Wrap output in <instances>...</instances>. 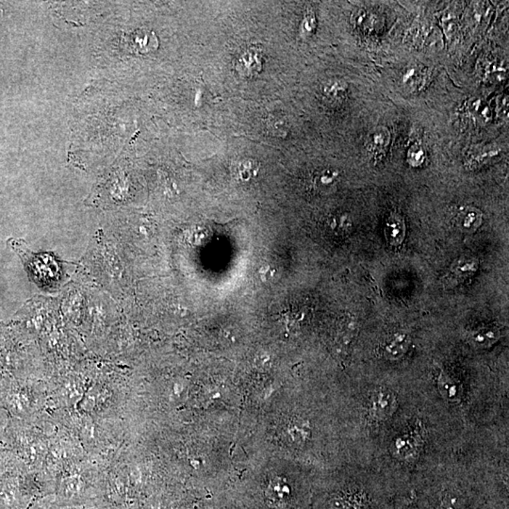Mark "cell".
Segmentation results:
<instances>
[{
  "label": "cell",
  "instance_id": "cell-12",
  "mask_svg": "<svg viewBox=\"0 0 509 509\" xmlns=\"http://www.w3.org/2000/svg\"><path fill=\"white\" fill-rule=\"evenodd\" d=\"M290 487L285 482L275 479L270 482L265 495H266L267 500L269 501L271 505L280 506L287 503L289 498H290Z\"/></svg>",
  "mask_w": 509,
  "mask_h": 509
},
{
  "label": "cell",
  "instance_id": "cell-8",
  "mask_svg": "<svg viewBox=\"0 0 509 509\" xmlns=\"http://www.w3.org/2000/svg\"><path fill=\"white\" fill-rule=\"evenodd\" d=\"M478 269V261L474 257L462 256L451 265L450 275L453 280L463 281L473 277Z\"/></svg>",
  "mask_w": 509,
  "mask_h": 509
},
{
  "label": "cell",
  "instance_id": "cell-14",
  "mask_svg": "<svg viewBox=\"0 0 509 509\" xmlns=\"http://www.w3.org/2000/svg\"><path fill=\"white\" fill-rule=\"evenodd\" d=\"M339 179V172L332 169H323L312 177V186L318 192H330L335 187Z\"/></svg>",
  "mask_w": 509,
  "mask_h": 509
},
{
  "label": "cell",
  "instance_id": "cell-17",
  "mask_svg": "<svg viewBox=\"0 0 509 509\" xmlns=\"http://www.w3.org/2000/svg\"><path fill=\"white\" fill-rule=\"evenodd\" d=\"M439 389L444 398L454 401L458 397V388L457 383L451 379L446 373H442L439 378Z\"/></svg>",
  "mask_w": 509,
  "mask_h": 509
},
{
  "label": "cell",
  "instance_id": "cell-21",
  "mask_svg": "<svg viewBox=\"0 0 509 509\" xmlns=\"http://www.w3.org/2000/svg\"><path fill=\"white\" fill-rule=\"evenodd\" d=\"M442 509H464L462 498L455 493H448L442 500Z\"/></svg>",
  "mask_w": 509,
  "mask_h": 509
},
{
  "label": "cell",
  "instance_id": "cell-11",
  "mask_svg": "<svg viewBox=\"0 0 509 509\" xmlns=\"http://www.w3.org/2000/svg\"><path fill=\"white\" fill-rule=\"evenodd\" d=\"M467 111H468L469 116L477 124H486L492 121V108L487 102L479 98L469 100L468 104H467Z\"/></svg>",
  "mask_w": 509,
  "mask_h": 509
},
{
  "label": "cell",
  "instance_id": "cell-1",
  "mask_svg": "<svg viewBox=\"0 0 509 509\" xmlns=\"http://www.w3.org/2000/svg\"><path fill=\"white\" fill-rule=\"evenodd\" d=\"M505 153V150L499 145H487V147L477 148L467 155L464 165L469 170L482 168L490 163L499 161Z\"/></svg>",
  "mask_w": 509,
  "mask_h": 509
},
{
  "label": "cell",
  "instance_id": "cell-20",
  "mask_svg": "<svg viewBox=\"0 0 509 509\" xmlns=\"http://www.w3.org/2000/svg\"><path fill=\"white\" fill-rule=\"evenodd\" d=\"M370 21V13L364 9H359L353 13L351 17L352 25L357 30H362L366 24Z\"/></svg>",
  "mask_w": 509,
  "mask_h": 509
},
{
  "label": "cell",
  "instance_id": "cell-18",
  "mask_svg": "<svg viewBox=\"0 0 509 509\" xmlns=\"http://www.w3.org/2000/svg\"><path fill=\"white\" fill-rule=\"evenodd\" d=\"M506 69L499 60H492L485 67V76L490 81L499 82L506 78Z\"/></svg>",
  "mask_w": 509,
  "mask_h": 509
},
{
  "label": "cell",
  "instance_id": "cell-19",
  "mask_svg": "<svg viewBox=\"0 0 509 509\" xmlns=\"http://www.w3.org/2000/svg\"><path fill=\"white\" fill-rule=\"evenodd\" d=\"M316 29V17L312 10H307L301 25V33L305 35H312Z\"/></svg>",
  "mask_w": 509,
  "mask_h": 509
},
{
  "label": "cell",
  "instance_id": "cell-24",
  "mask_svg": "<svg viewBox=\"0 0 509 509\" xmlns=\"http://www.w3.org/2000/svg\"><path fill=\"white\" fill-rule=\"evenodd\" d=\"M330 509H352V506L346 501L338 498V499L334 500L331 503Z\"/></svg>",
  "mask_w": 509,
  "mask_h": 509
},
{
  "label": "cell",
  "instance_id": "cell-13",
  "mask_svg": "<svg viewBox=\"0 0 509 509\" xmlns=\"http://www.w3.org/2000/svg\"><path fill=\"white\" fill-rule=\"evenodd\" d=\"M259 164L251 159H243L232 164V174L240 181H248L259 173Z\"/></svg>",
  "mask_w": 509,
  "mask_h": 509
},
{
  "label": "cell",
  "instance_id": "cell-5",
  "mask_svg": "<svg viewBox=\"0 0 509 509\" xmlns=\"http://www.w3.org/2000/svg\"><path fill=\"white\" fill-rule=\"evenodd\" d=\"M391 131L385 127H378L368 135L366 140V148L368 152L375 159L385 155L387 150L391 144Z\"/></svg>",
  "mask_w": 509,
  "mask_h": 509
},
{
  "label": "cell",
  "instance_id": "cell-7",
  "mask_svg": "<svg viewBox=\"0 0 509 509\" xmlns=\"http://www.w3.org/2000/svg\"><path fill=\"white\" fill-rule=\"evenodd\" d=\"M429 78L430 75L426 69L420 65H410L402 72L401 83L410 91H419L423 88Z\"/></svg>",
  "mask_w": 509,
  "mask_h": 509
},
{
  "label": "cell",
  "instance_id": "cell-6",
  "mask_svg": "<svg viewBox=\"0 0 509 509\" xmlns=\"http://www.w3.org/2000/svg\"><path fill=\"white\" fill-rule=\"evenodd\" d=\"M384 234L387 243L391 246L402 245L405 237V223L404 218L399 214L391 213L386 220L384 227Z\"/></svg>",
  "mask_w": 509,
  "mask_h": 509
},
{
  "label": "cell",
  "instance_id": "cell-22",
  "mask_svg": "<svg viewBox=\"0 0 509 509\" xmlns=\"http://www.w3.org/2000/svg\"><path fill=\"white\" fill-rule=\"evenodd\" d=\"M332 227L336 229L344 230L347 232L351 229L352 222L350 217L347 214H341V216H337L334 217V222Z\"/></svg>",
  "mask_w": 509,
  "mask_h": 509
},
{
  "label": "cell",
  "instance_id": "cell-4",
  "mask_svg": "<svg viewBox=\"0 0 509 509\" xmlns=\"http://www.w3.org/2000/svg\"><path fill=\"white\" fill-rule=\"evenodd\" d=\"M483 222V213L476 207H464L457 212L454 224L458 229L464 233H474L479 229Z\"/></svg>",
  "mask_w": 509,
  "mask_h": 509
},
{
  "label": "cell",
  "instance_id": "cell-3",
  "mask_svg": "<svg viewBox=\"0 0 509 509\" xmlns=\"http://www.w3.org/2000/svg\"><path fill=\"white\" fill-rule=\"evenodd\" d=\"M235 68L240 75L245 76H254L261 72L262 69L261 50L256 47H249L243 50L235 60Z\"/></svg>",
  "mask_w": 509,
  "mask_h": 509
},
{
  "label": "cell",
  "instance_id": "cell-15",
  "mask_svg": "<svg viewBox=\"0 0 509 509\" xmlns=\"http://www.w3.org/2000/svg\"><path fill=\"white\" fill-rule=\"evenodd\" d=\"M500 337V331L494 327H484L474 331L471 337L474 346L489 347L496 343Z\"/></svg>",
  "mask_w": 509,
  "mask_h": 509
},
{
  "label": "cell",
  "instance_id": "cell-16",
  "mask_svg": "<svg viewBox=\"0 0 509 509\" xmlns=\"http://www.w3.org/2000/svg\"><path fill=\"white\" fill-rule=\"evenodd\" d=\"M426 158H428V153H426V147L420 143H415L407 150V161L408 165L413 168H419L423 165L426 163Z\"/></svg>",
  "mask_w": 509,
  "mask_h": 509
},
{
  "label": "cell",
  "instance_id": "cell-10",
  "mask_svg": "<svg viewBox=\"0 0 509 509\" xmlns=\"http://www.w3.org/2000/svg\"><path fill=\"white\" fill-rule=\"evenodd\" d=\"M322 94L328 102L331 104H339L347 98L348 85L341 79H333L323 85Z\"/></svg>",
  "mask_w": 509,
  "mask_h": 509
},
{
  "label": "cell",
  "instance_id": "cell-23",
  "mask_svg": "<svg viewBox=\"0 0 509 509\" xmlns=\"http://www.w3.org/2000/svg\"><path fill=\"white\" fill-rule=\"evenodd\" d=\"M455 19L454 15H452L444 19V31L447 35H452L455 33V29H457V23H455Z\"/></svg>",
  "mask_w": 509,
  "mask_h": 509
},
{
  "label": "cell",
  "instance_id": "cell-9",
  "mask_svg": "<svg viewBox=\"0 0 509 509\" xmlns=\"http://www.w3.org/2000/svg\"><path fill=\"white\" fill-rule=\"evenodd\" d=\"M410 346V337L405 333H396L391 337L384 348V356L389 360H399L405 356Z\"/></svg>",
  "mask_w": 509,
  "mask_h": 509
},
{
  "label": "cell",
  "instance_id": "cell-2",
  "mask_svg": "<svg viewBox=\"0 0 509 509\" xmlns=\"http://www.w3.org/2000/svg\"><path fill=\"white\" fill-rule=\"evenodd\" d=\"M396 397L391 389H376L371 398V410L376 418L387 419L391 417L396 410Z\"/></svg>",
  "mask_w": 509,
  "mask_h": 509
}]
</instances>
